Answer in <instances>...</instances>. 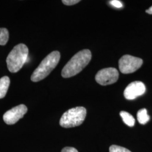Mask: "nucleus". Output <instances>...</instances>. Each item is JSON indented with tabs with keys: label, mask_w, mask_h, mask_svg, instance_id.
Wrapping results in <instances>:
<instances>
[{
	"label": "nucleus",
	"mask_w": 152,
	"mask_h": 152,
	"mask_svg": "<svg viewBox=\"0 0 152 152\" xmlns=\"http://www.w3.org/2000/svg\"><path fill=\"white\" fill-rule=\"evenodd\" d=\"M120 114L126 125L130 127H132L134 126L135 123V120L131 114L125 111H121Z\"/></svg>",
	"instance_id": "nucleus-10"
},
{
	"label": "nucleus",
	"mask_w": 152,
	"mask_h": 152,
	"mask_svg": "<svg viewBox=\"0 0 152 152\" xmlns=\"http://www.w3.org/2000/svg\"><path fill=\"white\" fill-rule=\"evenodd\" d=\"M146 12H147L148 14H152V6L149 8V9H148V10H146Z\"/></svg>",
	"instance_id": "nucleus-17"
},
{
	"label": "nucleus",
	"mask_w": 152,
	"mask_h": 152,
	"mask_svg": "<svg viewBox=\"0 0 152 152\" xmlns=\"http://www.w3.org/2000/svg\"><path fill=\"white\" fill-rule=\"evenodd\" d=\"M9 38L8 30L5 28H0V45L4 46L7 44Z\"/></svg>",
	"instance_id": "nucleus-12"
},
{
	"label": "nucleus",
	"mask_w": 152,
	"mask_h": 152,
	"mask_svg": "<svg viewBox=\"0 0 152 152\" xmlns=\"http://www.w3.org/2000/svg\"><path fill=\"white\" fill-rule=\"evenodd\" d=\"M28 48L25 44L17 45L8 55L6 59L7 68L11 73L20 70L27 59Z\"/></svg>",
	"instance_id": "nucleus-3"
},
{
	"label": "nucleus",
	"mask_w": 152,
	"mask_h": 152,
	"mask_svg": "<svg viewBox=\"0 0 152 152\" xmlns=\"http://www.w3.org/2000/svg\"><path fill=\"white\" fill-rule=\"evenodd\" d=\"M143 61L139 58L125 55L119 60V69L123 74H130L139 69Z\"/></svg>",
	"instance_id": "nucleus-5"
},
{
	"label": "nucleus",
	"mask_w": 152,
	"mask_h": 152,
	"mask_svg": "<svg viewBox=\"0 0 152 152\" xmlns=\"http://www.w3.org/2000/svg\"><path fill=\"white\" fill-rule=\"evenodd\" d=\"M60 59V53L54 51L48 55L34 70L31 79L33 82L42 80L49 75L58 65Z\"/></svg>",
	"instance_id": "nucleus-2"
},
{
	"label": "nucleus",
	"mask_w": 152,
	"mask_h": 152,
	"mask_svg": "<svg viewBox=\"0 0 152 152\" xmlns=\"http://www.w3.org/2000/svg\"><path fill=\"white\" fill-rule=\"evenodd\" d=\"M27 110L25 105L20 104L7 111L3 115V119L6 124L14 125L24 117Z\"/></svg>",
	"instance_id": "nucleus-7"
},
{
	"label": "nucleus",
	"mask_w": 152,
	"mask_h": 152,
	"mask_svg": "<svg viewBox=\"0 0 152 152\" xmlns=\"http://www.w3.org/2000/svg\"><path fill=\"white\" fill-rule=\"evenodd\" d=\"M119 77L118 70L114 68H107L98 72L95 76V80L99 84L106 86L117 81Z\"/></svg>",
	"instance_id": "nucleus-6"
},
{
	"label": "nucleus",
	"mask_w": 152,
	"mask_h": 152,
	"mask_svg": "<svg viewBox=\"0 0 152 152\" xmlns=\"http://www.w3.org/2000/svg\"><path fill=\"white\" fill-rule=\"evenodd\" d=\"M86 109L82 107L70 109L62 115L60 125L64 128H71L81 125L86 116Z\"/></svg>",
	"instance_id": "nucleus-4"
},
{
	"label": "nucleus",
	"mask_w": 152,
	"mask_h": 152,
	"mask_svg": "<svg viewBox=\"0 0 152 152\" xmlns=\"http://www.w3.org/2000/svg\"><path fill=\"white\" fill-rule=\"evenodd\" d=\"M91 59V53L88 49L79 51L75 55L61 71L63 78H70L81 72Z\"/></svg>",
	"instance_id": "nucleus-1"
},
{
	"label": "nucleus",
	"mask_w": 152,
	"mask_h": 152,
	"mask_svg": "<svg viewBox=\"0 0 152 152\" xmlns=\"http://www.w3.org/2000/svg\"><path fill=\"white\" fill-rule=\"evenodd\" d=\"M61 152H78L76 148L73 147H65L61 150Z\"/></svg>",
	"instance_id": "nucleus-16"
},
{
	"label": "nucleus",
	"mask_w": 152,
	"mask_h": 152,
	"mask_svg": "<svg viewBox=\"0 0 152 152\" xmlns=\"http://www.w3.org/2000/svg\"><path fill=\"white\" fill-rule=\"evenodd\" d=\"M109 4L111 5L114 6V7H116V8H121L123 6V4H122V2L120 1H118V0L110 1Z\"/></svg>",
	"instance_id": "nucleus-14"
},
{
	"label": "nucleus",
	"mask_w": 152,
	"mask_h": 152,
	"mask_svg": "<svg viewBox=\"0 0 152 152\" xmlns=\"http://www.w3.org/2000/svg\"><path fill=\"white\" fill-rule=\"evenodd\" d=\"M10 78L7 76H4L0 79V99L5 96L10 86Z\"/></svg>",
	"instance_id": "nucleus-9"
},
{
	"label": "nucleus",
	"mask_w": 152,
	"mask_h": 152,
	"mask_svg": "<svg viewBox=\"0 0 152 152\" xmlns=\"http://www.w3.org/2000/svg\"><path fill=\"white\" fill-rule=\"evenodd\" d=\"M80 2V0H63L62 2L65 5L71 6L75 5Z\"/></svg>",
	"instance_id": "nucleus-15"
},
{
	"label": "nucleus",
	"mask_w": 152,
	"mask_h": 152,
	"mask_svg": "<svg viewBox=\"0 0 152 152\" xmlns=\"http://www.w3.org/2000/svg\"><path fill=\"white\" fill-rule=\"evenodd\" d=\"M137 118L138 122L142 125H145L149 121L150 117L147 113L146 109H141L137 113Z\"/></svg>",
	"instance_id": "nucleus-11"
},
{
	"label": "nucleus",
	"mask_w": 152,
	"mask_h": 152,
	"mask_svg": "<svg viewBox=\"0 0 152 152\" xmlns=\"http://www.w3.org/2000/svg\"><path fill=\"white\" fill-rule=\"evenodd\" d=\"M109 152H131L124 147L113 145L109 148Z\"/></svg>",
	"instance_id": "nucleus-13"
},
{
	"label": "nucleus",
	"mask_w": 152,
	"mask_h": 152,
	"mask_svg": "<svg viewBox=\"0 0 152 152\" xmlns=\"http://www.w3.org/2000/svg\"><path fill=\"white\" fill-rule=\"evenodd\" d=\"M146 91L145 85L140 81L130 83L124 91V96L127 100H134L137 97L143 95Z\"/></svg>",
	"instance_id": "nucleus-8"
}]
</instances>
